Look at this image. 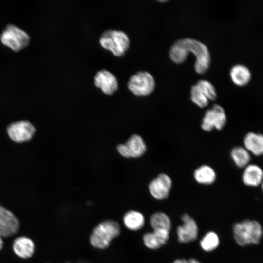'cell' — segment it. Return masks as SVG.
Listing matches in <instances>:
<instances>
[{"mask_svg": "<svg viewBox=\"0 0 263 263\" xmlns=\"http://www.w3.org/2000/svg\"><path fill=\"white\" fill-rule=\"evenodd\" d=\"M120 233L119 224L112 220H104L97 225L90 236L91 244L94 248L104 249Z\"/></svg>", "mask_w": 263, "mask_h": 263, "instance_id": "6da1fadb", "label": "cell"}, {"mask_svg": "<svg viewBox=\"0 0 263 263\" xmlns=\"http://www.w3.org/2000/svg\"><path fill=\"white\" fill-rule=\"evenodd\" d=\"M188 55L192 53L195 56L194 69L199 74L206 73L211 63L210 54L203 43L193 38H184L178 40Z\"/></svg>", "mask_w": 263, "mask_h": 263, "instance_id": "7a4b0ae2", "label": "cell"}, {"mask_svg": "<svg viewBox=\"0 0 263 263\" xmlns=\"http://www.w3.org/2000/svg\"><path fill=\"white\" fill-rule=\"evenodd\" d=\"M233 231L236 242L242 246L258 244L263 234L261 225L257 221L251 220L235 223Z\"/></svg>", "mask_w": 263, "mask_h": 263, "instance_id": "3957f363", "label": "cell"}, {"mask_svg": "<svg viewBox=\"0 0 263 263\" xmlns=\"http://www.w3.org/2000/svg\"><path fill=\"white\" fill-rule=\"evenodd\" d=\"M0 41L4 46L12 51L19 52L28 46L30 37L23 29L10 24L6 26L1 33Z\"/></svg>", "mask_w": 263, "mask_h": 263, "instance_id": "277c9868", "label": "cell"}, {"mask_svg": "<svg viewBox=\"0 0 263 263\" xmlns=\"http://www.w3.org/2000/svg\"><path fill=\"white\" fill-rule=\"evenodd\" d=\"M99 41L104 48L111 51L117 56H123L130 45L129 38L124 32L114 30L104 32Z\"/></svg>", "mask_w": 263, "mask_h": 263, "instance_id": "5b68a950", "label": "cell"}, {"mask_svg": "<svg viewBox=\"0 0 263 263\" xmlns=\"http://www.w3.org/2000/svg\"><path fill=\"white\" fill-rule=\"evenodd\" d=\"M155 87L152 75L146 71H139L132 75L128 83L129 89L136 96H146L151 94Z\"/></svg>", "mask_w": 263, "mask_h": 263, "instance_id": "8992f818", "label": "cell"}, {"mask_svg": "<svg viewBox=\"0 0 263 263\" xmlns=\"http://www.w3.org/2000/svg\"><path fill=\"white\" fill-rule=\"evenodd\" d=\"M226 122V115L224 108L220 105L214 104L206 111L201 126L205 131L210 132L214 128L218 130L222 129Z\"/></svg>", "mask_w": 263, "mask_h": 263, "instance_id": "52a82bcc", "label": "cell"}, {"mask_svg": "<svg viewBox=\"0 0 263 263\" xmlns=\"http://www.w3.org/2000/svg\"><path fill=\"white\" fill-rule=\"evenodd\" d=\"M36 132L34 126L28 121H19L9 124L7 132L10 139L17 143L31 140Z\"/></svg>", "mask_w": 263, "mask_h": 263, "instance_id": "ba28073f", "label": "cell"}, {"mask_svg": "<svg viewBox=\"0 0 263 263\" xmlns=\"http://www.w3.org/2000/svg\"><path fill=\"white\" fill-rule=\"evenodd\" d=\"M117 150L122 156L126 158H138L145 153L147 147L140 136L134 134L126 143L118 145Z\"/></svg>", "mask_w": 263, "mask_h": 263, "instance_id": "9c48e42d", "label": "cell"}, {"mask_svg": "<svg viewBox=\"0 0 263 263\" xmlns=\"http://www.w3.org/2000/svg\"><path fill=\"white\" fill-rule=\"evenodd\" d=\"M172 187V180L168 175L161 173L153 179L149 185V190L152 196L157 200L167 198Z\"/></svg>", "mask_w": 263, "mask_h": 263, "instance_id": "30bf717a", "label": "cell"}, {"mask_svg": "<svg viewBox=\"0 0 263 263\" xmlns=\"http://www.w3.org/2000/svg\"><path fill=\"white\" fill-rule=\"evenodd\" d=\"M181 218L183 224L177 228L179 242L188 243L196 240L198 237V228L194 220L186 214H183Z\"/></svg>", "mask_w": 263, "mask_h": 263, "instance_id": "8fae6325", "label": "cell"}, {"mask_svg": "<svg viewBox=\"0 0 263 263\" xmlns=\"http://www.w3.org/2000/svg\"><path fill=\"white\" fill-rule=\"evenodd\" d=\"M19 222L10 210L0 205V236H13L19 230Z\"/></svg>", "mask_w": 263, "mask_h": 263, "instance_id": "7c38bea8", "label": "cell"}, {"mask_svg": "<svg viewBox=\"0 0 263 263\" xmlns=\"http://www.w3.org/2000/svg\"><path fill=\"white\" fill-rule=\"evenodd\" d=\"M94 84L101 88L106 94L111 95L118 88L116 77L110 72L103 70L98 71L94 77Z\"/></svg>", "mask_w": 263, "mask_h": 263, "instance_id": "4fadbf2b", "label": "cell"}, {"mask_svg": "<svg viewBox=\"0 0 263 263\" xmlns=\"http://www.w3.org/2000/svg\"><path fill=\"white\" fill-rule=\"evenodd\" d=\"M13 250L18 257L27 259L31 257L34 253L35 244L29 238L20 236L16 238L13 243Z\"/></svg>", "mask_w": 263, "mask_h": 263, "instance_id": "5bb4252c", "label": "cell"}, {"mask_svg": "<svg viewBox=\"0 0 263 263\" xmlns=\"http://www.w3.org/2000/svg\"><path fill=\"white\" fill-rule=\"evenodd\" d=\"M169 232L153 230L145 233L143 237L145 245L151 249H157L165 245L169 238Z\"/></svg>", "mask_w": 263, "mask_h": 263, "instance_id": "9a60e30c", "label": "cell"}, {"mask_svg": "<svg viewBox=\"0 0 263 263\" xmlns=\"http://www.w3.org/2000/svg\"><path fill=\"white\" fill-rule=\"evenodd\" d=\"M263 180V171L256 164H248L245 167L242 174L244 183L250 187H256L261 184Z\"/></svg>", "mask_w": 263, "mask_h": 263, "instance_id": "2e32d148", "label": "cell"}, {"mask_svg": "<svg viewBox=\"0 0 263 263\" xmlns=\"http://www.w3.org/2000/svg\"><path fill=\"white\" fill-rule=\"evenodd\" d=\"M244 148L256 156L263 154V135L255 132H248L244 139Z\"/></svg>", "mask_w": 263, "mask_h": 263, "instance_id": "e0dca14e", "label": "cell"}, {"mask_svg": "<svg viewBox=\"0 0 263 263\" xmlns=\"http://www.w3.org/2000/svg\"><path fill=\"white\" fill-rule=\"evenodd\" d=\"M230 76L232 82L239 86L246 85L251 77L248 68L242 64L235 65L231 68Z\"/></svg>", "mask_w": 263, "mask_h": 263, "instance_id": "ac0fdd59", "label": "cell"}, {"mask_svg": "<svg viewBox=\"0 0 263 263\" xmlns=\"http://www.w3.org/2000/svg\"><path fill=\"white\" fill-rule=\"evenodd\" d=\"M195 180L204 185H210L215 180L216 174L215 170L209 166L203 165L198 167L194 172Z\"/></svg>", "mask_w": 263, "mask_h": 263, "instance_id": "d6986e66", "label": "cell"}, {"mask_svg": "<svg viewBox=\"0 0 263 263\" xmlns=\"http://www.w3.org/2000/svg\"><path fill=\"white\" fill-rule=\"evenodd\" d=\"M123 220L125 226L131 230H138L145 224V218L143 214L134 210H130L126 213Z\"/></svg>", "mask_w": 263, "mask_h": 263, "instance_id": "ffe728a7", "label": "cell"}, {"mask_svg": "<svg viewBox=\"0 0 263 263\" xmlns=\"http://www.w3.org/2000/svg\"><path fill=\"white\" fill-rule=\"evenodd\" d=\"M150 224L153 230L166 231L170 232L171 221L169 218L163 212L153 214L150 220Z\"/></svg>", "mask_w": 263, "mask_h": 263, "instance_id": "44dd1931", "label": "cell"}, {"mask_svg": "<svg viewBox=\"0 0 263 263\" xmlns=\"http://www.w3.org/2000/svg\"><path fill=\"white\" fill-rule=\"evenodd\" d=\"M231 158L234 164L239 168H245L250 161V153L244 147H234L230 152Z\"/></svg>", "mask_w": 263, "mask_h": 263, "instance_id": "7402d4cb", "label": "cell"}, {"mask_svg": "<svg viewBox=\"0 0 263 263\" xmlns=\"http://www.w3.org/2000/svg\"><path fill=\"white\" fill-rule=\"evenodd\" d=\"M201 248L206 252L215 249L219 244V238L217 234L213 231L206 233L200 241Z\"/></svg>", "mask_w": 263, "mask_h": 263, "instance_id": "603a6c76", "label": "cell"}, {"mask_svg": "<svg viewBox=\"0 0 263 263\" xmlns=\"http://www.w3.org/2000/svg\"><path fill=\"white\" fill-rule=\"evenodd\" d=\"M190 98L195 104L200 108H204L207 106L209 101L196 84L193 85L191 88Z\"/></svg>", "mask_w": 263, "mask_h": 263, "instance_id": "cb8c5ba5", "label": "cell"}, {"mask_svg": "<svg viewBox=\"0 0 263 263\" xmlns=\"http://www.w3.org/2000/svg\"><path fill=\"white\" fill-rule=\"evenodd\" d=\"M206 95L209 100H215L217 98V92L214 85L207 80H200L195 84Z\"/></svg>", "mask_w": 263, "mask_h": 263, "instance_id": "d4e9b609", "label": "cell"}, {"mask_svg": "<svg viewBox=\"0 0 263 263\" xmlns=\"http://www.w3.org/2000/svg\"><path fill=\"white\" fill-rule=\"evenodd\" d=\"M172 263H201L200 262L195 259H190L188 260L186 259H177Z\"/></svg>", "mask_w": 263, "mask_h": 263, "instance_id": "484cf974", "label": "cell"}, {"mask_svg": "<svg viewBox=\"0 0 263 263\" xmlns=\"http://www.w3.org/2000/svg\"><path fill=\"white\" fill-rule=\"evenodd\" d=\"M3 246V242L2 237L0 236V250L2 248Z\"/></svg>", "mask_w": 263, "mask_h": 263, "instance_id": "4316f807", "label": "cell"}, {"mask_svg": "<svg viewBox=\"0 0 263 263\" xmlns=\"http://www.w3.org/2000/svg\"><path fill=\"white\" fill-rule=\"evenodd\" d=\"M261 185V187H262V190H263V181H262V182Z\"/></svg>", "mask_w": 263, "mask_h": 263, "instance_id": "83f0119b", "label": "cell"}]
</instances>
